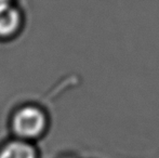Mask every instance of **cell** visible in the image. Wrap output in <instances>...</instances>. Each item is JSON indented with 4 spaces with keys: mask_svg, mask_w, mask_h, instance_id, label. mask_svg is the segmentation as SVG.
I'll list each match as a JSON object with an SVG mask.
<instances>
[{
    "mask_svg": "<svg viewBox=\"0 0 159 158\" xmlns=\"http://www.w3.org/2000/svg\"><path fill=\"white\" fill-rule=\"evenodd\" d=\"M21 15L15 7L10 3L0 7V37H9L20 27Z\"/></svg>",
    "mask_w": 159,
    "mask_h": 158,
    "instance_id": "2",
    "label": "cell"
},
{
    "mask_svg": "<svg viewBox=\"0 0 159 158\" xmlns=\"http://www.w3.org/2000/svg\"><path fill=\"white\" fill-rule=\"evenodd\" d=\"M0 158H37L35 148L24 142H12L0 153Z\"/></svg>",
    "mask_w": 159,
    "mask_h": 158,
    "instance_id": "3",
    "label": "cell"
},
{
    "mask_svg": "<svg viewBox=\"0 0 159 158\" xmlns=\"http://www.w3.org/2000/svg\"><path fill=\"white\" fill-rule=\"evenodd\" d=\"M10 3V0H0V7L4 6V4Z\"/></svg>",
    "mask_w": 159,
    "mask_h": 158,
    "instance_id": "4",
    "label": "cell"
},
{
    "mask_svg": "<svg viewBox=\"0 0 159 158\" xmlns=\"http://www.w3.org/2000/svg\"><path fill=\"white\" fill-rule=\"evenodd\" d=\"M47 127V117L41 110L35 106L23 107L14 115L13 128L23 138H36L44 131Z\"/></svg>",
    "mask_w": 159,
    "mask_h": 158,
    "instance_id": "1",
    "label": "cell"
}]
</instances>
